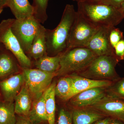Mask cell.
<instances>
[{
	"label": "cell",
	"instance_id": "1",
	"mask_svg": "<svg viewBox=\"0 0 124 124\" xmlns=\"http://www.w3.org/2000/svg\"><path fill=\"white\" fill-rule=\"evenodd\" d=\"M77 13L73 5L67 4L58 26L52 30L46 29L47 55L55 56L63 53L67 49L71 29Z\"/></svg>",
	"mask_w": 124,
	"mask_h": 124
},
{
	"label": "cell",
	"instance_id": "2",
	"mask_svg": "<svg viewBox=\"0 0 124 124\" xmlns=\"http://www.w3.org/2000/svg\"><path fill=\"white\" fill-rule=\"evenodd\" d=\"M78 12L97 27H115L124 17L119 9L102 4L78 2Z\"/></svg>",
	"mask_w": 124,
	"mask_h": 124
},
{
	"label": "cell",
	"instance_id": "3",
	"mask_svg": "<svg viewBox=\"0 0 124 124\" xmlns=\"http://www.w3.org/2000/svg\"><path fill=\"white\" fill-rule=\"evenodd\" d=\"M96 57L86 47L67 49L61 55L60 68L56 73V76L79 74L86 69Z\"/></svg>",
	"mask_w": 124,
	"mask_h": 124
},
{
	"label": "cell",
	"instance_id": "4",
	"mask_svg": "<svg viewBox=\"0 0 124 124\" xmlns=\"http://www.w3.org/2000/svg\"><path fill=\"white\" fill-rule=\"evenodd\" d=\"M119 61L116 55L97 56L86 69L77 75L93 80L115 82L119 79L115 69Z\"/></svg>",
	"mask_w": 124,
	"mask_h": 124
},
{
	"label": "cell",
	"instance_id": "5",
	"mask_svg": "<svg viewBox=\"0 0 124 124\" xmlns=\"http://www.w3.org/2000/svg\"><path fill=\"white\" fill-rule=\"evenodd\" d=\"M14 19H5L0 23V43L14 54L22 68H31L32 66L31 61L24 53L11 31Z\"/></svg>",
	"mask_w": 124,
	"mask_h": 124
},
{
	"label": "cell",
	"instance_id": "6",
	"mask_svg": "<svg viewBox=\"0 0 124 124\" xmlns=\"http://www.w3.org/2000/svg\"><path fill=\"white\" fill-rule=\"evenodd\" d=\"M41 24L33 16L14 20L11 25V31L26 54L29 50Z\"/></svg>",
	"mask_w": 124,
	"mask_h": 124
},
{
	"label": "cell",
	"instance_id": "7",
	"mask_svg": "<svg viewBox=\"0 0 124 124\" xmlns=\"http://www.w3.org/2000/svg\"><path fill=\"white\" fill-rule=\"evenodd\" d=\"M77 13L71 29L67 49L85 47L99 27L91 23L79 13Z\"/></svg>",
	"mask_w": 124,
	"mask_h": 124
},
{
	"label": "cell",
	"instance_id": "8",
	"mask_svg": "<svg viewBox=\"0 0 124 124\" xmlns=\"http://www.w3.org/2000/svg\"><path fill=\"white\" fill-rule=\"evenodd\" d=\"M22 69L25 81L24 85L31 93L33 100L45 93L52 84L56 73H49L37 69Z\"/></svg>",
	"mask_w": 124,
	"mask_h": 124
},
{
	"label": "cell",
	"instance_id": "9",
	"mask_svg": "<svg viewBox=\"0 0 124 124\" xmlns=\"http://www.w3.org/2000/svg\"><path fill=\"white\" fill-rule=\"evenodd\" d=\"M111 27L106 26L99 27L85 47L97 56L116 55L114 49L109 41V34Z\"/></svg>",
	"mask_w": 124,
	"mask_h": 124
},
{
	"label": "cell",
	"instance_id": "10",
	"mask_svg": "<svg viewBox=\"0 0 124 124\" xmlns=\"http://www.w3.org/2000/svg\"><path fill=\"white\" fill-rule=\"evenodd\" d=\"M88 108L98 111L106 117L117 119L124 123V100L106 95L101 100Z\"/></svg>",
	"mask_w": 124,
	"mask_h": 124
},
{
	"label": "cell",
	"instance_id": "11",
	"mask_svg": "<svg viewBox=\"0 0 124 124\" xmlns=\"http://www.w3.org/2000/svg\"><path fill=\"white\" fill-rule=\"evenodd\" d=\"M107 87H96L76 94L69 99L73 108H85L91 106L107 95Z\"/></svg>",
	"mask_w": 124,
	"mask_h": 124
},
{
	"label": "cell",
	"instance_id": "12",
	"mask_svg": "<svg viewBox=\"0 0 124 124\" xmlns=\"http://www.w3.org/2000/svg\"><path fill=\"white\" fill-rule=\"evenodd\" d=\"M25 83L22 72L0 81V100L14 102L15 98Z\"/></svg>",
	"mask_w": 124,
	"mask_h": 124
},
{
	"label": "cell",
	"instance_id": "13",
	"mask_svg": "<svg viewBox=\"0 0 124 124\" xmlns=\"http://www.w3.org/2000/svg\"><path fill=\"white\" fill-rule=\"evenodd\" d=\"M17 62L15 56L4 46L0 49V81L18 73Z\"/></svg>",
	"mask_w": 124,
	"mask_h": 124
},
{
	"label": "cell",
	"instance_id": "14",
	"mask_svg": "<svg viewBox=\"0 0 124 124\" xmlns=\"http://www.w3.org/2000/svg\"><path fill=\"white\" fill-rule=\"evenodd\" d=\"M72 81V97L85 90L96 87H107L113 82L110 81L97 80L89 79L77 74L69 75Z\"/></svg>",
	"mask_w": 124,
	"mask_h": 124
},
{
	"label": "cell",
	"instance_id": "15",
	"mask_svg": "<svg viewBox=\"0 0 124 124\" xmlns=\"http://www.w3.org/2000/svg\"><path fill=\"white\" fill-rule=\"evenodd\" d=\"M46 28L41 24L33 39L29 50L26 54L31 59L36 60L44 55H47Z\"/></svg>",
	"mask_w": 124,
	"mask_h": 124
},
{
	"label": "cell",
	"instance_id": "16",
	"mask_svg": "<svg viewBox=\"0 0 124 124\" xmlns=\"http://www.w3.org/2000/svg\"><path fill=\"white\" fill-rule=\"evenodd\" d=\"M71 113L73 124H92L106 117L98 111L88 107L73 108Z\"/></svg>",
	"mask_w": 124,
	"mask_h": 124
},
{
	"label": "cell",
	"instance_id": "17",
	"mask_svg": "<svg viewBox=\"0 0 124 124\" xmlns=\"http://www.w3.org/2000/svg\"><path fill=\"white\" fill-rule=\"evenodd\" d=\"M33 102V99L29 90L24 85L14 99L16 114L27 117Z\"/></svg>",
	"mask_w": 124,
	"mask_h": 124
},
{
	"label": "cell",
	"instance_id": "18",
	"mask_svg": "<svg viewBox=\"0 0 124 124\" xmlns=\"http://www.w3.org/2000/svg\"><path fill=\"white\" fill-rule=\"evenodd\" d=\"M9 7L16 19H19L33 16L34 9L28 0H8Z\"/></svg>",
	"mask_w": 124,
	"mask_h": 124
},
{
	"label": "cell",
	"instance_id": "19",
	"mask_svg": "<svg viewBox=\"0 0 124 124\" xmlns=\"http://www.w3.org/2000/svg\"><path fill=\"white\" fill-rule=\"evenodd\" d=\"M27 117L32 122L37 124L48 123L44 93L39 97L33 100Z\"/></svg>",
	"mask_w": 124,
	"mask_h": 124
},
{
	"label": "cell",
	"instance_id": "20",
	"mask_svg": "<svg viewBox=\"0 0 124 124\" xmlns=\"http://www.w3.org/2000/svg\"><path fill=\"white\" fill-rule=\"evenodd\" d=\"M62 54L54 56L45 55L35 60L34 65L36 69L47 73H57L60 68Z\"/></svg>",
	"mask_w": 124,
	"mask_h": 124
},
{
	"label": "cell",
	"instance_id": "21",
	"mask_svg": "<svg viewBox=\"0 0 124 124\" xmlns=\"http://www.w3.org/2000/svg\"><path fill=\"white\" fill-rule=\"evenodd\" d=\"M56 84L55 82L52 83L44 93L48 124H55L56 105L54 89Z\"/></svg>",
	"mask_w": 124,
	"mask_h": 124
},
{
	"label": "cell",
	"instance_id": "22",
	"mask_svg": "<svg viewBox=\"0 0 124 124\" xmlns=\"http://www.w3.org/2000/svg\"><path fill=\"white\" fill-rule=\"evenodd\" d=\"M55 96L63 101H68L72 97V81L70 76L62 77L54 89Z\"/></svg>",
	"mask_w": 124,
	"mask_h": 124
},
{
	"label": "cell",
	"instance_id": "23",
	"mask_svg": "<svg viewBox=\"0 0 124 124\" xmlns=\"http://www.w3.org/2000/svg\"><path fill=\"white\" fill-rule=\"evenodd\" d=\"M16 121L14 102L0 100V124H15Z\"/></svg>",
	"mask_w": 124,
	"mask_h": 124
},
{
	"label": "cell",
	"instance_id": "24",
	"mask_svg": "<svg viewBox=\"0 0 124 124\" xmlns=\"http://www.w3.org/2000/svg\"><path fill=\"white\" fill-rule=\"evenodd\" d=\"M49 0H33V16L41 24L44 23L48 19L46 13Z\"/></svg>",
	"mask_w": 124,
	"mask_h": 124
},
{
	"label": "cell",
	"instance_id": "25",
	"mask_svg": "<svg viewBox=\"0 0 124 124\" xmlns=\"http://www.w3.org/2000/svg\"><path fill=\"white\" fill-rule=\"evenodd\" d=\"M107 95L124 101V78L113 82L106 88Z\"/></svg>",
	"mask_w": 124,
	"mask_h": 124
},
{
	"label": "cell",
	"instance_id": "26",
	"mask_svg": "<svg viewBox=\"0 0 124 124\" xmlns=\"http://www.w3.org/2000/svg\"><path fill=\"white\" fill-rule=\"evenodd\" d=\"M109 39L112 48L114 49L116 46L121 40L123 39V32L119 28L115 27H111L109 34Z\"/></svg>",
	"mask_w": 124,
	"mask_h": 124
},
{
	"label": "cell",
	"instance_id": "27",
	"mask_svg": "<svg viewBox=\"0 0 124 124\" xmlns=\"http://www.w3.org/2000/svg\"><path fill=\"white\" fill-rule=\"evenodd\" d=\"M57 124H73L71 111L61 108L58 115Z\"/></svg>",
	"mask_w": 124,
	"mask_h": 124
},
{
	"label": "cell",
	"instance_id": "28",
	"mask_svg": "<svg viewBox=\"0 0 124 124\" xmlns=\"http://www.w3.org/2000/svg\"><path fill=\"white\" fill-rule=\"evenodd\" d=\"M115 54L119 60L124 59V39L121 40L114 48Z\"/></svg>",
	"mask_w": 124,
	"mask_h": 124
},
{
	"label": "cell",
	"instance_id": "29",
	"mask_svg": "<svg viewBox=\"0 0 124 124\" xmlns=\"http://www.w3.org/2000/svg\"><path fill=\"white\" fill-rule=\"evenodd\" d=\"M124 2V0H103L101 4L120 9Z\"/></svg>",
	"mask_w": 124,
	"mask_h": 124
},
{
	"label": "cell",
	"instance_id": "30",
	"mask_svg": "<svg viewBox=\"0 0 124 124\" xmlns=\"http://www.w3.org/2000/svg\"><path fill=\"white\" fill-rule=\"evenodd\" d=\"M16 116H17V121L15 124H48V123L37 124L32 121L31 120L29 119L27 117L18 115H16Z\"/></svg>",
	"mask_w": 124,
	"mask_h": 124
},
{
	"label": "cell",
	"instance_id": "31",
	"mask_svg": "<svg viewBox=\"0 0 124 124\" xmlns=\"http://www.w3.org/2000/svg\"><path fill=\"white\" fill-rule=\"evenodd\" d=\"M112 118L110 117H106L98 120L92 124H109Z\"/></svg>",
	"mask_w": 124,
	"mask_h": 124
},
{
	"label": "cell",
	"instance_id": "32",
	"mask_svg": "<svg viewBox=\"0 0 124 124\" xmlns=\"http://www.w3.org/2000/svg\"><path fill=\"white\" fill-rule=\"evenodd\" d=\"M74 1L78 2H88V3L101 4L103 0H73Z\"/></svg>",
	"mask_w": 124,
	"mask_h": 124
},
{
	"label": "cell",
	"instance_id": "33",
	"mask_svg": "<svg viewBox=\"0 0 124 124\" xmlns=\"http://www.w3.org/2000/svg\"><path fill=\"white\" fill-rule=\"evenodd\" d=\"M8 0H0V10H3L5 7L7 6Z\"/></svg>",
	"mask_w": 124,
	"mask_h": 124
},
{
	"label": "cell",
	"instance_id": "34",
	"mask_svg": "<svg viewBox=\"0 0 124 124\" xmlns=\"http://www.w3.org/2000/svg\"><path fill=\"white\" fill-rule=\"evenodd\" d=\"M109 124H124V123L120 120L112 118Z\"/></svg>",
	"mask_w": 124,
	"mask_h": 124
},
{
	"label": "cell",
	"instance_id": "35",
	"mask_svg": "<svg viewBox=\"0 0 124 124\" xmlns=\"http://www.w3.org/2000/svg\"><path fill=\"white\" fill-rule=\"evenodd\" d=\"M119 9L124 17V2L122 4L121 7Z\"/></svg>",
	"mask_w": 124,
	"mask_h": 124
},
{
	"label": "cell",
	"instance_id": "36",
	"mask_svg": "<svg viewBox=\"0 0 124 124\" xmlns=\"http://www.w3.org/2000/svg\"><path fill=\"white\" fill-rule=\"evenodd\" d=\"M4 46L2 44H1V43H0V49L3 47Z\"/></svg>",
	"mask_w": 124,
	"mask_h": 124
},
{
	"label": "cell",
	"instance_id": "37",
	"mask_svg": "<svg viewBox=\"0 0 124 124\" xmlns=\"http://www.w3.org/2000/svg\"><path fill=\"white\" fill-rule=\"evenodd\" d=\"M2 11H3V10H0V14L1 13H2Z\"/></svg>",
	"mask_w": 124,
	"mask_h": 124
}]
</instances>
